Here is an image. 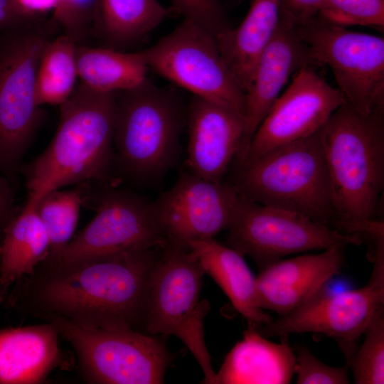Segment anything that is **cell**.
Masks as SVG:
<instances>
[{
  "label": "cell",
  "mask_w": 384,
  "mask_h": 384,
  "mask_svg": "<svg viewBox=\"0 0 384 384\" xmlns=\"http://www.w3.org/2000/svg\"><path fill=\"white\" fill-rule=\"evenodd\" d=\"M188 247L249 326L259 329L272 320L258 304L255 277L242 254L213 238L191 241Z\"/></svg>",
  "instance_id": "cell-21"
},
{
  "label": "cell",
  "mask_w": 384,
  "mask_h": 384,
  "mask_svg": "<svg viewBox=\"0 0 384 384\" xmlns=\"http://www.w3.org/2000/svg\"><path fill=\"white\" fill-rule=\"evenodd\" d=\"M280 21V0H252L241 23L215 36L220 52L235 80L247 90L261 54Z\"/></svg>",
  "instance_id": "cell-22"
},
{
  "label": "cell",
  "mask_w": 384,
  "mask_h": 384,
  "mask_svg": "<svg viewBox=\"0 0 384 384\" xmlns=\"http://www.w3.org/2000/svg\"><path fill=\"white\" fill-rule=\"evenodd\" d=\"M26 11L35 14L43 15L48 11H53L58 0H16Z\"/></svg>",
  "instance_id": "cell-36"
},
{
  "label": "cell",
  "mask_w": 384,
  "mask_h": 384,
  "mask_svg": "<svg viewBox=\"0 0 384 384\" xmlns=\"http://www.w3.org/2000/svg\"><path fill=\"white\" fill-rule=\"evenodd\" d=\"M49 252V237L36 203L27 200L6 228L0 245V287L4 292L8 296L10 288L32 274Z\"/></svg>",
  "instance_id": "cell-23"
},
{
  "label": "cell",
  "mask_w": 384,
  "mask_h": 384,
  "mask_svg": "<svg viewBox=\"0 0 384 384\" xmlns=\"http://www.w3.org/2000/svg\"><path fill=\"white\" fill-rule=\"evenodd\" d=\"M319 65L331 69L345 101L360 113L384 112V38L316 16L295 27Z\"/></svg>",
  "instance_id": "cell-11"
},
{
  "label": "cell",
  "mask_w": 384,
  "mask_h": 384,
  "mask_svg": "<svg viewBox=\"0 0 384 384\" xmlns=\"http://www.w3.org/2000/svg\"><path fill=\"white\" fill-rule=\"evenodd\" d=\"M73 348L83 379L94 384L164 383L172 356L163 336L126 329H86L51 318Z\"/></svg>",
  "instance_id": "cell-8"
},
{
  "label": "cell",
  "mask_w": 384,
  "mask_h": 384,
  "mask_svg": "<svg viewBox=\"0 0 384 384\" xmlns=\"http://www.w3.org/2000/svg\"><path fill=\"white\" fill-rule=\"evenodd\" d=\"M240 193L233 184L186 174L151 203L167 243L188 247L230 227Z\"/></svg>",
  "instance_id": "cell-14"
},
{
  "label": "cell",
  "mask_w": 384,
  "mask_h": 384,
  "mask_svg": "<svg viewBox=\"0 0 384 384\" xmlns=\"http://www.w3.org/2000/svg\"><path fill=\"white\" fill-rule=\"evenodd\" d=\"M6 297H7V295L4 292V291L0 287V304L5 302Z\"/></svg>",
  "instance_id": "cell-37"
},
{
  "label": "cell",
  "mask_w": 384,
  "mask_h": 384,
  "mask_svg": "<svg viewBox=\"0 0 384 384\" xmlns=\"http://www.w3.org/2000/svg\"><path fill=\"white\" fill-rule=\"evenodd\" d=\"M294 373L298 384H346L349 383V366L337 368L321 361L304 346L295 351Z\"/></svg>",
  "instance_id": "cell-31"
},
{
  "label": "cell",
  "mask_w": 384,
  "mask_h": 384,
  "mask_svg": "<svg viewBox=\"0 0 384 384\" xmlns=\"http://www.w3.org/2000/svg\"><path fill=\"white\" fill-rule=\"evenodd\" d=\"M364 341L346 363L357 384L384 383V305L374 314Z\"/></svg>",
  "instance_id": "cell-28"
},
{
  "label": "cell",
  "mask_w": 384,
  "mask_h": 384,
  "mask_svg": "<svg viewBox=\"0 0 384 384\" xmlns=\"http://www.w3.org/2000/svg\"><path fill=\"white\" fill-rule=\"evenodd\" d=\"M18 212L15 206L14 186L1 173L0 174V245L5 230Z\"/></svg>",
  "instance_id": "cell-35"
},
{
  "label": "cell",
  "mask_w": 384,
  "mask_h": 384,
  "mask_svg": "<svg viewBox=\"0 0 384 384\" xmlns=\"http://www.w3.org/2000/svg\"><path fill=\"white\" fill-rule=\"evenodd\" d=\"M305 66L319 65L295 27L279 21L274 37L257 62L245 92L244 121L247 149L254 133L286 83L298 70Z\"/></svg>",
  "instance_id": "cell-18"
},
{
  "label": "cell",
  "mask_w": 384,
  "mask_h": 384,
  "mask_svg": "<svg viewBox=\"0 0 384 384\" xmlns=\"http://www.w3.org/2000/svg\"><path fill=\"white\" fill-rule=\"evenodd\" d=\"M329 176L334 229L359 235L373 219L384 183V112L345 102L317 132Z\"/></svg>",
  "instance_id": "cell-2"
},
{
  "label": "cell",
  "mask_w": 384,
  "mask_h": 384,
  "mask_svg": "<svg viewBox=\"0 0 384 384\" xmlns=\"http://www.w3.org/2000/svg\"><path fill=\"white\" fill-rule=\"evenodd\" d=\"M149 69L193 96L244 117L245 94L225 63L214 34L184 18L156 43L140 50Z\"/></svg>",
  "instance_id": "cell-9"
},
{
  "label": "cell",
  "mask_w": 384,
  "mask_h": 384,
  "mask_svg": "<svg viewBox=\"0 0 384 384\" xmlns=\"http://www.w3.org/2000/svg\"><path fill=\"white\" fill-rule=\"evenodd\" d=\"M116 93L97 92L80 82L60 105L51 142L21 169L26 176L28 200L36 201L64 186L105 178L114 155Z\"/></svg>",
  "instance_id": "cell-3"
},
{
  "label": "cell",
  "mask_w": 384,
  "mask_h": 384,
  "mask_svg": "<svg viewBox=\"0 0 384 384\" xmlns=\"http://www.w3.org/2000/svg\"><path fill=\"white\" fill-rule=\"evenodd\" d=\"M76 46L63 33L46 45L36 78V98L39 106H60L74 91L78 78Z\"/></svg>",
  "instance_id": "cell-26"
},
{
  "label": "cell",
  "mask_w": 384,
  "mask_h": 384,
  "mask_svg": "<svg viewBox=\"0 0 384 384\" xmlns=\"http://www.w3.org/2000/svg\"><path fill=\"white\" fill-rule=\"evenodd\" d=\"M79 186L82 204L95 209L96 215L58 254L47 260L75 264L166 245L151 203L122 191L99 193L90 182Z\"/></svg>",
  "instance_id": "cell-10"
},
{
  "label": "cell",
  "mask_w": 384,
  "mask_h": 384,
  "mask_svg": "<svg viewBox=\"0 0 384 384\" xmlns=\"http://www.w3.org/2000/svg\"><path fill=\"white\" fill-rule=\"evenodd\" d=\"M204 274L188 247L166 243L151 272L144 331L163 337L177 336L198 362L204 383H214L215 372L203 331L210 306L199 299Z\"/></svg>",
  "instance_id": "cell-7"
},
{
  "label": "cell",
  "mask_w": 384,
  "mask_h": 384,
  "mask_svg": "<svg viewBox=\"0 0 384 384\" xmlns=\"http://www.w3.org/2000/svg\"><path fill=\"white\" fill-rule=\"evenodd\" d=\"M60 0H58V3L59 2Z\"/></svg>",
  "instance_id": "cell-38"
},
{
  "label": "cell",
  "mask_w": 384,
  "mask_h": 384,
  "mask_svg": "<svg viewBox=\"0 0 384 384\" xmlns=\"http://www.w3.org/2000/svg\"><path fill=\"white\" fill-rule=\"evenodd\" d=\"M295 353L286 341H268L249 326L215 373L214 383L287 384L292 380Z\"/></svg>",
  "instance_id": "cell-20"
},
{
  "label": "cell",
  "mask_w": 384,
  "mask_h": 384,
  "mask_svg": "<svg viewBox=\"0 0 384 384\" xmlns=\"http://www.w3.org/2000/svg\"><path fill=\"white\" fill-rule=\"evenodd\" d=\"M42 17L26 11L16 0H0V33Z\"/></svg>",
  "instance_id": "cell-34"
},
{
  "label": "cell",
  "mask_w": 384,
  "mask_h": 384,
  "mask_svg": "<svg viewBox=\"0 0 384 384\" xmlns=\"http://www.w3.org/2000/svg\"><path fill=\"white\" fill-rule=\"evenodd\" d=\"M36 203V210L50 240L48 256L58 254L72 239L76 228L82 197L80 190H53Z\"/></svg>",
  "instance_id": "cell-27"
},
{
  "label": "cell",
  "mask_w": 384,
  "mask_h": 384,
  "mask_svg": "<svg viewBox=\"0 0 384 384\" xmlns=\"http://www.w3.org/2000/svg\"><path fill=\"white\" fill-rule=\"evenodd\" d=\"M324 0H280V21L294 27L317 16Z\"/></svg>",
  "instance_id": "cell-33"
},
{
  "label": "cell",
  "mask_w": 384,
  "mask_h": 384,
  "mask_svg": "<svg viewBox=\"0 0 384 384\" xmlns=\"http://www.w3.org/2000/svg\"><path fill=\"white\" fill-rule=\"evenodd\" d=\"M238 162L233 185L242 196L334 228L330 180L317 133Z\"/></svg>",
  "instance_id": "cell-4"
},
{
  "label": "cell",
  "mask_w": 384,
  "mask_h": 384,
  "mask_svg": "<svg viewBox=\"0 0 384 384\" xmlns=\"http://www.w3.org/2000/svg\"><path fill=\"white\" fill-rule=\"evenodd\" d=\"M341 247L317 254L279 260L260 270L255 277L258 304L282 316L321 292L343 266Z\"/></svg>",
  "instance_id": "cell-17"
},
{
  "label": "cell",
  "mask_w": 384,
  "mask_h": 384,
  "mask_svg": "<svg viewBox=\"0 0 384 384\" xmlns=\"http://www.w3.org/2000/svg\"><path fill=\"white\" fill-rule=\"evenodd\" d=\"M184 18L208 30L215 36L231 27L218 0H169Z\"/></svg>",
  "instance_id": "cell-32"
},
{
  "label": "cell",
  "mask_w": 384,
  "mask_h": 384,
  "mask_svg": "<svg viewBox=\"0 0 384 384\" xmlns=\"http://www.w3.org/2000/svg\"><path fill=\"white\" fill-rule=\"evenodd\" d=\"M188 165L191 173L210 181H221L234 158L247 150L242 114L193 96L187 107Z\"/></svg>",
  "instance_id": "cell-16"
},
{
  "label": "cell",
  "mask_w": 384,
  "mask_h": 384,
  "mask_svg": "<svg viewBox=\"0 0 384 384\" xmlns=\"http://www.w3.org/2000/svg\"><path fill=\"white\" fill-rule=\"evenodd\" d=\"M161 247L75 264L46 259L5 300L21 315L68 320L86 329L144 332L149 281Z\"/></svg>",
  "instance_id": "cell-1"
},
{
  "label": "cell",
  "mask_w": 384,
  "mask_h": 384,
  "mask_svg": "<svg viewBox=\"0 0 384 384\" xmlns=\"http://www.w3.org/2000/svg\"><path fill=\"white\" fill-rule=\"evenodd\" d=\"M330 23L347 27L384 28V0H324L317 15Z\"/></svg>",
  "instance_id": "cell-29"
},
{
  "label": "cell",
  "mask_w": 384,
  "mask_h": 384,
  "mask_svg": "<svg viewBox=\"0 0 384 384\" xmlns=\"http://www.w3.org/2000/svg\"><path fill=\"white\" fill-rule=\"evenodd\" d=\"M113 144L117 160L130 176L157 175L171 163L186 122L179 93L148 78L138 86L116 93Z\"/></svg>",
  "instance_id": "cell-6"
},
{
  "label": "cell",
  "mask_w": 384,
  "mask_h": 384,
  "mask_svg": "<svg viewBox=\"0 0 384 384\" xmlns=\"http://www.w3.org/2000/svg\"><path fill=\"white\" fill-rule=\"evenodd\" d=\"M169 14L159 0H97L92 31L105 47L119 50L148 36Z\"/></svg>",
  "instance_id": "cell-24"
},
{
  "label": "cell",
  "mask_w": 384,
  "mask_h": 384,
  "mask_svg": "<svg viewBox=\"0 0 384 384\" xmlns=\"http://www.w3.org/2000/svg\"><path fill=\"white\" fill-rule=\"evenodd\" d=\"M345 102L341 92L314 67L300 68L256 129L244 156L237 161L314 135Z\"/></svg>",
  "instance_id": "cell-15"
},
{
  "label": "cell",
  "mask_w": 384,
  "mask_h": 384,
  "mask_svg": "<svg viewBox=\"0 0 384 384\" xmlns=\"http://www.w3.org/2000/svg\"><path fill=\"white\" fill-rule=\"evenodd\" d=\"M80 82L100 92L131 90L147 78L149 68L141 51L124 52L108 47L76 46Z\"/></svg>",
  "instance_id": "cell-25"
},
{
  "label": "cell",
  "mask_w": 384,
  "mask_h": 384,
  "mask_svg": "<svg viewBox=\"0 0 384 384\" xmlns=\"http://www.w3.org/2000/svg\"><path fill=\"white\" fill-rule=\"evenodd\" d=\"M51 323L0 329V384L44 383L57 368H69L72 359L59 344Z\"/></svg>",
  "instance_id": "cell-19"
},
{
  "label": "cell",
  "mask_w": 384,
  "mask_h": 384,
  "mask_svg": "<svg viewBox=\"0 0 384 384\" xmlns=\"http://www.w3.org/2000/svg\"><path fill=\"white\" fill-rule=\"evenodd\" d=\"M97 0H60L51 20L77 45H84L92 32Z\"/></svg>",
  "instance_id": "cell-30"
},
{
  "label": "cell",
  "mask_w": 384,
  "mask_h": 384,
  "mask_svg": "<svg viewBox=\"0 0 384 384\" xmlns=\"http://www.w3.org/2000/svg\"><path fill=\"white\" fill-rule=\"evenodd\" d=\"M363 287L336 294L323 290L287 314L260 327L265 336L286 338L292 334L316 333L332 338L350 361L377 310L384 305V261L373 262Z\"/></svg>",
  "instance_id": "cell-13"
},
{
  "label": "cell",
  "mask_w": 384,
  "mask_h": 384,
  "mask_svg": "<svg viewBox=\"0 0 384 384\" xmlns=\"http://www.w3.org/2000/svg\"><path fill=\"white\" fill-rule=\"evenodd\" d=\"M228 230L229 246L250 257L260 270L289 255L362 242L358 235L341 232L296 212L250 201L240 194Z\"/></svg>",
  "instance_id": "cell-12"
},
{
  "label": "cell",
  "mask_w": 384,
  "mask_h": 384,
  "mask_svg": "<svg viewBox=\"0 0 384 384\" xmlns=\"http://www.w3.org/2000/svg\"><path fill=\"white\" fill-rule=\"evenodd\" d=\"M55 27L42 17L0 33V173L14 186L44 117L36 78Z\"/></svg>",
  "instance_id": "cell-5"
}]
</instances>
